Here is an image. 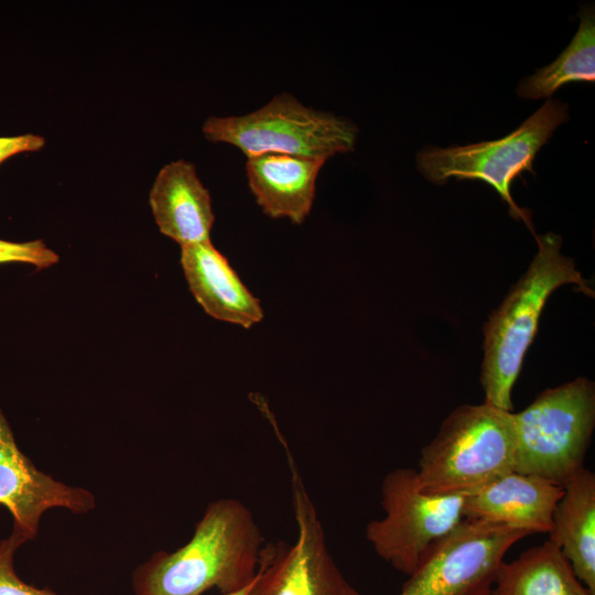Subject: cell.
<instances>
[{"mask_svg": "<svg viewBox=\"0 0 595 595\" xmlns=\"http://www.w3.org/2000/svg\"><path fill=\"white\" fill-rule=\"evenodd\" d=\"M564 487L539 476L510 472L465 496L466 520L549 533Z\"/></svg>", "mask_w": 595, "mask_h": 595, "instance_id": "8fae6325", "label": "cell"}, {"mask_svg": "<svg viewBox=\"0 0 595 595\" xmlns=\"http://www.w3.org/2000/svg\"><path fill=\"white\" fill-rule=\"evenodd\" d=\"M549 541L575 576L595 595V475L583 467L564 486L553 515Z\"/></svg>", "mask_w": 595, "mask_h": 595, "instance_id": "9a60e30c", "label": "cell"}, {"mask_svg": "<svg viewBox=\"0 0 595 595\" xmlns=\"http://www.w3.org/2000/svg\"><path fill=\"white\" fill-rule=\"evenodd\" d=\"M0 505L13 519L12 532L24 542L33 540L41 517L52 508L73 513L91 511L96 499L91 491L55 480L35 467L18 447L0 409Z\"/></svg>", "mask_w": 595, "mask_h": 595, "instance_id": "30bf717a", "label": "cell"}, {"mask_svg": "<svg viewBox=\"0 0 595 595\" xmlns=\"http://www.w3.org/2000/svg\"><path fill=\"white\" fill-rule=\"evenodd\" d=\"M512 412L487 403L463 404L421 450L418 479L436 495H468L515 470Z\"/></svg>", "mask_w": 595, "mask_h": 595, "instance_id": "3957f363", "label": "cell"}, {"mask_svg": "<svg viewBox=\"0 0 595 595\" xmlns=\"http://www.w3.org/2000/svg\"><path fill=\"white\" fill-rule=\"evenodd\" d=\"M149 202L160 231L181 246L210 239L215 219L210 195L192 163L165 164L153 182Z\"/></svg>", "mask_w": 595, "mask_h": 595, "instance_id": "5bb4252c", "label": "cell"}, {"mask_svg": "<svg viewBox=\"0 0 595 595\" xmlns=\"http://www.w3.org/2000/svg\"><path fill=\"white\" fill-rule=\"evenodd\" d=\"M534 237L537 255L484 327L480 381L485 403L509 412L513 408V385L549 295L566 283L576 284L587 295L594 294L576 270L574 260L561 255V236L549 232Z\"/></svg>", "mask_w": 595, "mask_h": 595, "instance_id": "7a4b0ae2", "label": "cell"}, {"mask_svg": "<svg viewBox=\"0 0 595 595\" xmlns=\"http://www.w3.org/2000/svg\"><path fill=\"white\" fill-rule=\"evenodd\" d=\"M20 262L45 269L58 262V255L43 240L12 242L0 239V264Z\"/></svg>", "mask_w": 595, "mask_h": 595, "instance_id": "d6986e66", "label": "cell"}, {"mask_svg": "<svg viewBox=\"0 0 595 595\" xmlns=\"http://www.w3.org/2000/svg\"><path fill=\"white\" fill-rule=\"evenodd\" d=\"M464 495L425 493L416 469L396 468L381 484L385 516L367 524L366 539L379 558L409 576L430 550L464 520Z\"/></svg>", "mask_w": 595, "mask_h": 595, "instance_id": "52a82bcc", "label": "cell"}, {"mask_svg": "<svg viewBox=\"0 0 595 595\" xmlns=\"http://www.w3.org/2000/svg\"><path fill=\"white\" fill-rule=\"evenodd\" d=\"M488 595H592L560 549L547 540L498 567Z\"/></svg>", "mask_w": 595, "mask_h": 595, "instance_id": "2e32d148", "label": "cell"}, {"mask_svg": "<svg viewBox=\"0 0 595 595\" xmlns=\"http://www.w3.org/2000/svg\"><path fill=\"white\" fill-rule=\"evenodd\" d=\"M44 145L45 139L37 134L0 137V164L17 154L39 151Z\"/></svg>", "mask_w": 595, "mask_h": 595, "instance_id": "ffe728a7", "label": "cell"}, {"mask_svg": "<svg viewBox=\"0 0 595 595\" xmlns=\"http://www.w3.org/2000/svg\"><path fill=\"white\" fill-rule=\"evenodd\" d=\"M24 543L18 534L11 533L0 540V595H60L51 588H39L21 580L14 569V554Z\"/></svg>", "mask_w": 595, "mask_h": 595, "instance_id": "ac0fdd59", "label": "cell"}, {"mask_svg": "<svg viewBox=\"0 0 595 595\" xmlns=\"http://www.w3.org/2000/svg\"><path fill=\"white\" fill-rule=\"evenodd\" d=\"M277 433L290 472L298 534L293 543H264L257 575L246 595H360L329 553L323 524L294 455Z\"/></svg>", "mask_w": 595, "mask_h": 595, "instance_id": "ba28073f", "label": "cell"}, {"mask_svg": "<svg viewBox=\"0 0 595 595\" xmlns=\"http://www.w3.org/2000/svg\"><path fill=\"white\" fill-rule=\"evenodd\" d=\"M528 536L464 519L430 550L397 595H488L506 553Z\"/></svg>", "mask_w": 595, "mask_h": 595, "instance_id": "9c48e42d", "label": "cell"}, {"mask_svg": "<svg viewBox=\"0 0 595 595\" xmlns=\"http://www.w3.org/2000/svg\"><path fill=\"white\" fill-rule=\"evenodd\" d=\"M202 131L209 141L237 147L247 158L275 152L325 161L353 151L358 134L350 120L306 107L289 93L244 116L209 117Z\"/></svg>", "mask_w": 595, "mask_h": 595, "instance_id": "5b68a950", "label": "cell"}, {"mask_svg": "<svg viewBox=\"0 0 595 595\" xmlns=\"http://www.w3.org/2000/svg\"><path fill=\"white\" fill-rule=\"evenodd\" d=\"M580 26L569 46L550 65L537 69L518 86L520 97L549 98L561 86L573 82L595 80V14L594 8L580 9Z\"/></svg>", "mask_w": 595, "mask_h": 595, "instance_id": "e0dca14e", "label": "cell"}, {"mask_svg": "<svg viewBox=\"0 0 595 595\" xmlns=\"http://www.w3.org/2000/svg\"><path fill=\"white\" fill-rule=\"evenodd\" d=\"M515 472L565 484L584 467L595 425V388L586 378L547 389L511 413Z\"/></svg>", "mask_w": 595, "mask_h": 595, "instance_id": "277c9868", "label": "cell"}, {"mask_svg": "<svg viewBox=\"0 0 595 595\" xmlns=\"http://www.w3.org/2000/svg\"><path fill=\"white\" fill-rule=\"evenodd\" d=\"M567 119V105L559 99H548L508 136L462 147H426L418 153L416 166L426 180L436 184L451 177L489 184L508 204L511 217L523 220L534 235L530 212L515 203L511 184L523 171L533 173L538 151Z\"/></svg>", "mask_w": 595, "mask_h": 595, "instance_id": "8992f818", "label": "cell"}, {"mask_svg": "<svg viewBox=\"0 0 595 595\" xmlns=\"http://www.w3.org/2000/svg\"><path fill=\"white\" fill-rule=\"evenodd\" d=\"M181 264L196 301L216 320L249 328L263 311L210 239L181 246Z\"/></svg>", "mask_w": 595, "mask_h": 595, "instance_id": "7c38bea8", "label": "cell"}, {"mask_svg": "<svg viewBox=\"0 0 595 595\" xmlns=\"http://www.w3.org/2000/svg\"><path fill=\"white\" fill-rule=\"evenodd\" d=\"M251 584H252V583H251ZM251 584H250L249 586H247L246 588H244L242 591L237 592V593H235V594H229V595H246L247 592H248V589H249V587L251 586Z\"/></svg>", "mask_w": 595, "mask_h": 595, "instance_id": "44dd1931", "label": "cell"}, {"mask_svg": "<svg viewBox=\"0 0 595 595\" xmlns=\"http://www.w3.org/2000/svg\"><path fill=\"white\" fill-rule=\"evenodd\" d=\"M264 539L251 510L239 499L209 502L191 540L173 552L158 551L132 573L134 595H221L249 586Z\"/></svg>", "mask_w": 595, "mask_h": 595, "instance_id": "6da1fadb", "label": "cell"}, {"mask_svg": "<svg viewBox=\"0 0 595 595\" xmlns=\"http://www.w3.org/2000/svg\"><path fill=\"white\" fill-rule=\"evenodd\" d=\"M325 160L267 152L247 158L251 193L263 213L302 224L313 206L316 178Z\"/></svg>", "mask_w": 595, "mask_h": 595, "instance_id": "4fadbf2b", "label": "cell"}]
</instances>
